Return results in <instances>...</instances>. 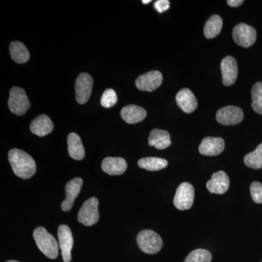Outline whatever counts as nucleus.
I'll list each match as a JSON object with an SVG mask.
<instances>
[{"mask_svg": "<svg viewBox=\"0 0 262 262\" xmlns=\"http://www.w3.org/2000/svg\"><path fill=\"white\" fill-rule=\"evenodd\" d=\"M10 53L12 59L17 63H25L30 58V54L27 47L20 42H11Z\"/></svg>", "mask_w": 262, "mask_h": 262, "instance_id": "4be33fe9", "label": "nucleus"}, {"mask_svg": "<svg viewBox=\"0 0 262 262\" xmlns=\"http://www.w3.org/2000/svg\"><path fill=\"white\" fill-rule=\"evenodd\" d=\"M8 160L17 177L24 179L31 178L36 172V163L27 152L18 149L10 150Z\"/></svg>", "mask_w": 262, "mask_h": 262, "instance_id": "f257e3e1", "label": "nucleus"}, {"mask_svg": "<svg viewBox=\"0 0 262 262\" xmlns=\"http://www.w3.org/2000/svg\"><path fill=\"white\" fill-rule=\"evenodd\" d=\"M94 80L89 74L82 73L77 77L75 82L76 100L77 103L84 104L89 101L92 92Z\"/></svg>", "mask_w": 262, "mask_h": 262, "instance_id": "6e6552de", "label": "nucleus"}, {"mask_svg": "<svg viewBox=\"0 0 262 262\" xmlns=\"http://www.w3.org/2000/svg\"><path fill=\"white\" fill-rule=\"evenodd\" d=\"M243 110L237 106H227L221 108L216 113V120L224 125H237L244 120Z\"/></svg>", "mask_w": 262, "mask_h": 262, "instance_id": "1a4fd4ad", "label": "nucleus"}, {"mask_svg": "<svg viewBox=\"0 0 262 262\" xmlns=\"http://www.w3.org/2000/svg\"><path fill=\"white\" fill-rule=\"evenodd\" d=\"M232 37L238 46L244 48L251 47L256 42V31L248 24L241 23L234 27Z\"/></svg>", "mask_w": 262, "mask_h": 262, "instance_id": "0eeeda50", "label": "nucleus"}, {"mask_svg": "<svg viewBox=\"0 0 262 262\" xmlns=\"http://www.w3.org/2000/svg\"><path fill=\"white\" fill-rule=\"evenodd\" d=\"M168 161L163 158H144L139 160L138 165L141 168L146 169L149 171H157L168 166Z\"/></svg>", "mask_w": 262, "mask_h": 262, "instance_id": "b1692460", "label": "nucleus"}, {"mask_svg": "<svg viewBox=\"0 0 262 262\" xmlns=\"http://www.w3.org/2000/svg\"><path fill=\"white\" fill-rule=\"evenodd\" d=\"M211 253L205 249H196L192 251L184 260V262H211Z\"/></svg>", "mask_w": 262, "mask_h": 262, "instance_id": "bb28decb", "label": "nucleus"}, {"mask_svg": "<svg viewBox=\"0 0 262 262\" xmlns=\"http://www.w3.org/2000/svg\"><path fill=\"white\" fill-rule=\"evenodd\" d=\"M251 98L253 102L251 103L253 110L256 113L262 115V82H257L253 86L251 90Z\"/></svg>", "mask_w": 262, "mask_h": 262, "instance_id": "a878e982", "label": "nucleus"}, {"mask_svg": "<svg viewBox=\"0 0 262 262\" xmlns=\"http://www.w3.org/2000/svg\"><path fill=\"white\" fill-rule=\"evenodd\" d=\"M170 2L168 0H158L155 2L154 7L158 13H162L167 11L170 8Z\"/></svg>", "mask_w": 262, "mask_h": 262, "instance_id": "c756f323", "label": "nucleus"}, {"mask_svg": "<svg viewBox=\"0 0 262 262\" xmlns=\"http://www.w3.org/2000/svg\"><path fill=\"white\" fill-rule=\"evenodd\" d=\"M222 26H223V20L220 15H212L205 24V37L208 39H213L217 37L222 31Z\"/></svg>", "mask_w": 262, "mask_h": 262, "instance_id": "5701e85b", "label": "nucleus"}, {"mask_svg": "<svg viewBox=\"0 0 262 262\" xmlns=\"http://www.w3.org/2000/svg\"><path fill=\"white\" fill-rule=\"evenodd\" d=\"M33 235L38 248L42 251L43 254L51 259L58 257L59 244L44 227L36 228Z\"/></svg>", "mask_w": 262, "mask_h": 262, "instance_id": "f03ea898", "label": "nucleus"}, {"mask_svg": "<svg viewBox=\"0 0 262 262\" xmlns=\"http://www.w3.org/2000/svg\"><path fill=\"white\" fill-rule=\"evenodd\" d=\"M120 114L124 121L128 124L138 123L143 121L146 117V110L136 105H127L122 108Z\"/></svg>", "mask_w": 262, "mask_h": 262, "instance_id": "6ab92c4d", "label": "nucleus"}, {"mask_svg": "<svg viewBox=\"0 0 262 262\" xmlns=\"http://www.w3.org/2000/svg\"><path fill=\"white\" fill-rule=\"evenodd\" d=\"M30 106L25 91L21 88H12L8 100V106L10 111L16 115H24L30 108Z\"/></svg>", "mask_w": 262, "mask_h": 262, "instance_id": "20e7f679", "label": "nucleus"}, {"mask_svg": "<svg viewBox=\"0 0 262 262\" xmlns=\"http://www.w3.org/2000/svg\"><path fill=\"white\" fill-rule=\"evenodd\" d=\"M225 141L222 138L206 137L199 146L200 153L206 156H216L225 149Z\"/></svg>", "mask_w": 262, "mask_h": 262, "instance_id": "2eb2a0df", "label": "nucleus"}, {"mask_svg": "<svg viewBox=\"0 0 262 262\" xmlns=\"http://www.w3.org/2000/svg\"><path fill=\"white\" fill-rule=\"evenodd\" d=\"M222 82L226 86H231L237 80L238 69L235 58L232 56H227L221 63Z\"/></svg>", "mask_w": 262, "mask_h": 262, "instance_id": "f8f14e48", "label": "nucleus"}, {"mask_svg": "<svg viewBox=\"0 0 262 262\" xmlns=\"http://www.w3.org/2000/svg\"><path fill=\"white\" fill-rule=\"evenodd\" d=\"M117 102L116 93L113 89H107L103 92L101 98V104L105 108H111Z\"/></svg>", "mask_w": 262, "mask_h": 262, "instance_id": "cd10ccee", "label": "nucleus"}, {"mask_svg": "<svg viewBox=\"0 0 262 262\" xmlns=\"http://www.w3.org/2000/svg\"><path fill=\"white\" fill-rule=\"evenodd\" d=\"M171 144L170 136L168 131L155 129L149 136V145L158 149H165Z\"/></svg>", "mask_w": 262, "mask_h": 262, "instance_id": "aec40b11", "label": "nucleus"}, {"mask_svg": "<svg viewBox=\"0 0 262 262\" xmlns=\"http://www.w3.org/2000/svg\"><path fill=\"white\" fill-rule=\"evenodd\" d=\"M83 181L81 178L72 179L66 185V199L61 204V209L63 211H69L72 209L74 202L80 194Z\"/></svg>", "mask_w": 262, "mask_h": 262, "instance_id": "ddd939ff", "label": "nucleus"}, {"mask_svg": "<svg viewBox=\"0 0 262 262\" xmlns=\"http://www.w3.org/2000/svg\"><path fill=\"white\" fill-rule=\"evenodd\" d=\"M98 220V200L96 198H91L84 202L79 211V222L89 227L97 223Z\"/></svg>", "mask_w": 262, "mask_h": 262, "instance_id": "423d86ee", "label": "nucleus"}, {"mask_svg": "<svg viewBox=\"0 0 262 262\" xmlns=\"http://www.w3.org/2000/svg\"><path fill=\"white\" fill-rule=\"evenodd\" d=\"M250 191L253 202L257 204H262V184L257 182H253Z\"/></svg>", "mask_w": 262, "mask_h": 262, "instance_id": "c85d7f7f", "label": "nucleus"}, {"mask_svg": "<svg viewBox=\"0 0 262 262\" xmlns=\"http://www.w3.org/2000/svg\"><path fill=\"white\" fill-rule=\"evenodd\" d=\"M227 3L229 6L236 8V7L241 6L244 3V1H243V0H228Z\"/></svg>", "mask_w": 262, "mask_h": 262, "instance_id": "7c9ffc66", "label": "nucleus"}, {"mask_svg": "<svg viewBox=\"0 0 262 262\" xmlns=\"http://www.w3.org/2000/svg\"><path fill=\"white\" fill-rule=\"evenodd\" d=\"M194 199V189L192 184L184 182L177 188L174 196V206L181 211L190 209Z\"/></svg>", "mask_w": 262, "mask_h": 262, "instance_id": "39448f33", "label": "nucleus"}, {"mask_svg": "<svg viewBox=\"0 0 262 262\" xmlns=\"http://www.w3.org/2000/svg\"><path fill=\"white\" fill-rule=\"evenodd\" d=\"M229 183L227 174L224 171H218L212 175L211 179L207 182L206 187L210 192L222 194L228 190Z\"/></svg>", "mask_w": 262, "mask_h": 262, "instance_id": "4468645a", "label": "nucleus"}, {"mask_svg": "<svg viewBox=\"0 0 262 262\" xmlns=\"http://www.w3.org/2000/svg\"><path fill=\"white\" fill-rule=\"evenodd\" d=\"M137 244L143 252L155 254L163 247V239L154 231L145 229L138 234Z\"/></svg>", "mask_w": 262, "mask_h": 262, "instance_id": "7ed1b4c3", "label": "nucleus"}, {"mask_svg": "<svg viewBox=\"0 0 262 262\" xmlns=\"http://www.w3.org/2000/svg\"><path fill=\"white\" fill-rule=\"evenodd\" d=\"M68 151L71 158L76 160L83 159L85 151L80 136L75 133H71L67 139Z\"/></svg>", "mask_w": 262, "mask_h": 262, "instance_id": "412c9836", "label": "nucleus"}, {"mask_svg": "<svg viewBox=\"0 0 262 262\" xmlns=\"http://www.w3.org/2000/svg\"><path fill=\"white\" fill-rule=\"evenodd\" d=\"M244 163L251 168H262V144H260L252 152L245 156Z\"/></svg>", "mask_w": 262, "mask_h": 262, "instance_id": "393cba45", "label": "nucleus"}, {"mask_svg": "<svg viewBox=\"0 0 262 262\" xmlns=\"http://www.w3.org/2000/svg\"><path fill=\"white\" fill-rule=\"evenodd\" d=\"M53 122L51 121L48 115H41L36 117L30 125V130L32 134H35L39 137L47 136L51 134L53 130Z\"/></svg>", "mask_w": 262, "mask_h": 262, "instance_id": "f3484780", "label": "nucleus"}, {"mask_svg": "<svg viewBox=\"0 0 262 262\" xmlns=\"http://www.w3.org/2000/svg\"><path fill=\"white\" fill-rule=\"evenodd\" d=\"M151 0H143L142 3L143 4H149V3H151Z\"/></svg>", "mask_w": 262, "mask_h": 262, "instance_id": "2f4dec72", "label": "nucleus"}, {"mask_svg": "<svg viewBox=\"0 0 262 262\" xmlns=\"http://www.w3.org/2000/svg\"><path fill=\"white\" fill-rule=\"evenodd\" d=\"M163 82V75L159 71H151L139 76L136 80V86L142 91L151 92L161 85Z\"/></svg>", "mask_w": 262, "mask_h": 262, "instance_id": "9b49d317", "label": "nucleus"}, {"mask_svg": "<svg viewBox=\"0 0 262 262\" xmlns=\"http://www.w3.org/2000/svg\"><path fill=\"white\" fill-rule=\"evenodd\" d=\"M7 262H19V261H13V260H10V261H7Z\"/></svg>", "mask_w": 262, "mask_h": 262, "instance_id": "473e14b6", "label": "nucleus"}, {"mask_svg": "<svg viewBox=\"0 0 262 262\" xmlns=\"http://www.w3.org/2000/svg\"><path fill=\"white\" fill-rule=\"evenodd\" d=\"M176 101L179 107L186 113H192L198 107L195 96L189 89L181 90L176 96Z\"/></svg>", "mask_w": 262, "mask_h": 262, "instance_id": "dca6fc26", "label": "nucleus"}, {"mask_svg": "<svg viewBox=\"0 0 262 262\" xmlns=\"http://www.w3.org/2000/svg\"><path fill=\"white\" fill-rule=\"evenodd\" d=\"M127 167L126 161L122 158H105L101 164V168L108 175H121L125 173Z\"/></svg>", "mask_w": 262, "mask_h": 262, "instance_id": "a211bd4d", "label": "nucleus"}, {"mask_svg": "<svg viewBox=\"0 0 262 262\" xmlns=\"http://www.w3.org/2000/svg\"><path fill=\"white\" fill-rule=\"evenodd\" d=\"M58 244L61 250L63 261L70 262L72 260V250L74 239L71 229L68 226H59L58 229Z\"/></svg>", "mask_w": 262, "mask_h": 262, "instance_id": "9d476101", "label": "nucleus"}]
</instances>
